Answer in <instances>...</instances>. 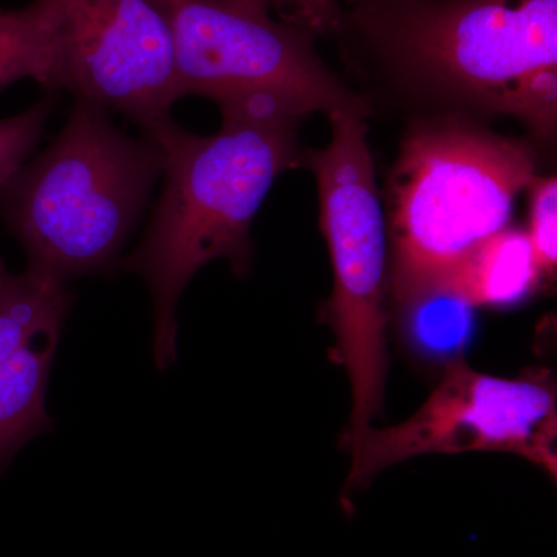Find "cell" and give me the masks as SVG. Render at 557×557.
<instances>
[{"mask_svg":"<svg viewBox=\"0 0 557 557\" xmlns=\"http://www.w3.org/2000/svg\"><path fill=\"white\" fill-rule=\"evenodd\" d=\"M338 35L442 115L557 126V0H350Z\"/></svg>","mask_w":557,"mask_h":557,"instance_id":"obj_1","label":"cell"},{"mask_svg":"<svg viewBox=\"0 0 557 557\" xmlns=\"http://www.w3.org/2000/svg\"><path fill=\"white\" fill-rule=\"evenodd\" d=\"M302 121L222 115L214 135L186 132L174 121L146 135L163 150V190L141 244L120 265L148 284L153 302V361H177V307L205 265L228 260L237 276L251 269L252 222L271 186L302 164Z\"/></svg>","mask_w":557,"mask_h":557,"instance_id":"obj_2","label":"cell"},{"mask_svg":"<svg viewBox=\"0 0 557 557\" xmlns=\"http://www.w3.org/2000/svg\"><path fill=\"white\" fill-rule=\"evenodd\" d=\"M161 174L156 139L127 137L106 109L76 100L49 149L0 188V218L32 273L62 284L112 273Z\"/></svg>","mask_w":557,"mask_h":557,"instance_id":"obj_3","label":"cell"},{"mask_svg":"<svg viewBox=\"0 0 557 557\" xmlns=\"http://www.w3.org/2000/svg\"><path fill=\"white\" fill-rule=\"evenodd\" d=\"M537 177V152L474 119L413 121L386 183L388 293L395 306L431 288L475 245L508 228Z\"/></svg>","mask_w":557,"mask_h":557,"instance_id":"obj_4","label":"cell"},{"mask_svg":"<svg viewBox=\"0 0 557 557\" xmlns=\"http://www.w3.org/2000/svg\"><path fill=\"white\" fill-rule=\"evenodd\" d=\"M174 33L178 98L214 101L222 115L314 112L368 119V98L325 65L314 36L255 0H164Z\"/></svg>","mask_w":557,"mask_h":557,"instance_id":"obj_5","label":"cell"},{"mask_svg":"<svg viewBox=\"0 0 557 557\" xmlns=\"http://www.w3.org/2000/svg\"><path fill=\"white\" fill-rule=\"evenodd\" d=\"M327 148L306 149L317 178L319 226L327 242L335 288L329 318L351 387L347 443L372 426L387 375L388 239L366 116L333 113Z\"/></svg>","mask_w":557,"mask_h":557,"instance_id":"obj_6","label":"cell"},{"mask_svg":"<svg viewBox=\"0 0 557 557\" xmlns=\"http://www.w3.org/2000/svg\"><path fill=\"white\" fill-rule=\"evenodd\" d=\"M557 398L552 381L530 375L500 379L456 358L438 386L403 423L369 426L347 446L351 468L343 504L388 467L424 454L471 450L515 454L556 482Z\"/></svg>","mask_w":557,"mask_h":557,"instance_id":"obj_7","label":"cell"},{"mask_svg":"<svg viewBox=\"0 0 557 557\" xmlns=\"http://www.w3.org/2000/svg\"><path fill=\"white\" fill-rule=\"evenodd\" d=\"M50 57V91L123 113L145 135L180 100L164 0H36Z\"/></svg>","mask_w":557,"mask_h":557,"instance_id":"obj_8","label":"cell"},{"mask_svg":"<svg viewBox=\"0 0 557 557\" xmlns=\"http://www.w3.org/2000/svg\"><path fill=\"white\" fill-rule=\"evenodd\" d=\"M73 295L67 284L0 259V472L32 438L53 431L47 384Z\"/></svg>","mask_w":557,"mask_h":557,"instance_id":"obj_9","label":"cell"},{"mask_svg":"<svg viewBox=\"0 0 557 557\" xmlns=\"http://www.w3.org/2000/svg\"><path fill=\"white\" fill-rule=\"evenodd\" d=\"M541 281L527 231L508 226L475 245L431 288L448 289L474 309L508 307L530 296Z\"/></svg>","mask_w":557,"mask_h":557,"instance_id":"obj_10","label":"cell"},{"mask_svg":"<svg viewBox=\"0 0 557 557\" xmlns=\"http://www.w3.org/2000/svg\"><path fill=\"white\" fill-rule=\"evenodd\" d=\"M406 338L429 358L453 359L467 344L472 330L474 307L454 293L431 288L397 307Z\"/></svg>","mask_w":557,"mask_h":557,"instance_id":"obj_11","label":"cell"},{"mask_svg":"<svg viewBox=\"0 0 557 557\" xmlns=\"http://www.w3.org/2000/svg\"><path fill=\"white\" fill-rule=\"evenodd\" d=\"M27 78L49 89V42L36 0L24 9H0V91Z\"/></svg>","mask_w":557,"mask_h":557,"instance_id":"obj_12","label":"cell"},{"mask_svg":"<svg viewBox=\"0 0 557 557\" xmlns=\"http://www.w3.org/2000/svg\"><path fill=\"white\" fill-rule=\"evenodd\" d=\"M530 214L527 236L542 278L552 281L557 267V180L555 175L537 177L528 186Z\"/></svg>","mask_w":557,"mask_h":557,"instance_id":"obj_13","label":"cell"},{"mask_svg":"<svg viewBox=\"0 0 557 557\" xmlns=\"http://www.w3.org/2000/svg\"><path fill=\"white\" fill-rule=\"evenodd\" d=\"M50 112L51 100H44L20 115L0 120V188L24 166Z\"/></svg>","mask_w":557,"mask_h":557,"instance_id":"obj_14","label":"cell"},{"mask_svg":"<svg viewBox=\"0 0 557 557\" xmlns=\"http://www.w3.org/2000/svg\"><path fill=\"white\" fill-rule=\"evenodd\" d=\"M267 9L278 10L282 21L319 35H338L344 9L341 0H255ZM350 2V0H348Z\"/></svg>","mask_w":557,"mask_h":557,"instance_id":"obj_15","label":"cell"}]
</instances>
